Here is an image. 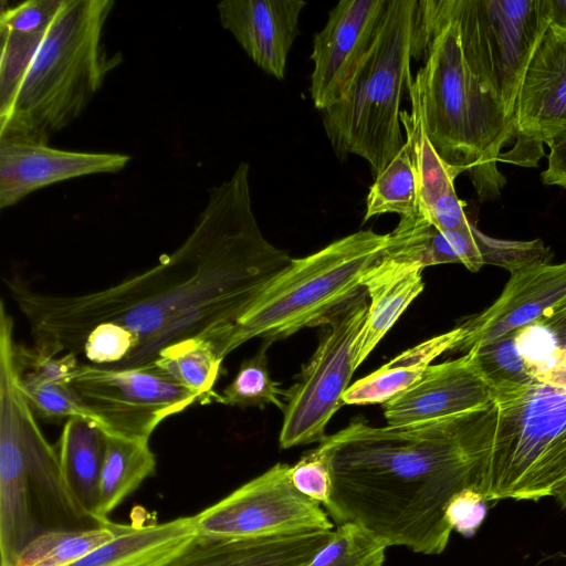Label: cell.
Here are the masks:
<instances>
[{
  "instance_id": "cell-1",
  "label": "cell",
  "mask_w": 566,
  "mask_h": 566,
  "mask_svg": "<svg viewBox=\"0 0 566 566\" xmlns=\"http://www.w3.org/2000/svg\"><path fill=\"white\" fill-rule=\"evenodd\" d=\"M249 171L242 161L228 180L210 188L186 240L146 271L73 295L40 293L18 279L6 281L29 323L33 346L54 356L77 355L94 327L114 323L136 339L130 357L115 368L124 369L147 367L165 348L189 338L217 345L292 261L261 232Z\"/></svg>"
},
{
  "instance_id": "cell-2",
  "label": "cell",
  "mask_w": 566,
  "mask_h": 566,
  "mask_svg": "<svg viewBox=\"0 0 566 566\" xmlns=\"http://www.w3.org/2000/svg\"><path fill=\"white\" fill-rule=\"evenodd\" d=\"M495 422L494 401L419 424L354 419L318 443L332 476L324 507L337 524H358L388 547L439 555L452 532L451 501L467 489L484 496Z\"/></svg>"
},
{
  "instance_id": "cell-3",
  "label": "cell",
  "mask_w": 566,
  "mask_h": 566,
  "mask_svg": "<svg viewBox=\"0 0 566 566\" xmlns=\"http://www.w3.org/2000/svg\"><path fill=\"white\" fill-rule=\"evenodd\" d=\"M413 60L423 62L413 81L432 147L447 165L469 172L481 201L494 199L505 185L497 161L514 138L513 119L468 63L453 0H418Z\"/></svg>"
},
{
  "instance_id": "cell-4",
  "label": "cell",
  "mask_w": 566,
  "mask_h": 566,
  "mask_svg": "<svg viewBox=\"0 0 566 566\" xmlns=\"http://www.w3.org/2000/svg\"><path fill=\"white\" fill-rule=\"evenodd\" d=\"M112 0H62L10 109L0 138L49 144L86 108L106 76L123 61L103 43Z\"/></svg>"
},
{
  "instance_id": "cell-5",
  "label": "cell",
  "mask_w": 566,
  "mask_h": 566,
  "mask_svg": "<svg viewBox=\"0 0 566 566\" xmlns=\"http://www.w3.org/2000/svg\"><path fill=\"white\" fill-rule=\"evenodd\" d=\"M418 0H389L381 28L343 96L322 111L326 136L339 159L356 155L378 176L399 153L400 103L412 84Z\"/></svg>"
},
{
  "instance_id": "cell-6",
  "label": "cell",
  "mask_w": 566,
  "mask_h": 566,
  "mask_svg": "<svg viewBox=\"0 0 566 566\" xmlns=\"http://www.w3.org/2000/svg\"><path fill=\"white\" fill-rule=\"evenodd\" d=\"M387 240L388 233L360 230L292 259L220 338V356L224 358L254 337L273 343L304 327L319 326L361 287L364 274L381 258Z\"/></svg>"
},
{
  "instance_id": "cell-7",
  "label": "cell",
  "mask_w": 566,
  "mask_h": 566,
  "mask_svg": "<svg viewBox=\"0 0 566 566\" xmlns=\"http://www.w3.org/2000/svg\"><path fill=\"white\" fill-rule=\"evenodd\" d=\"M495 405L485 499L553 497L566 481V388L537 381Z\"/></svg>"
},
{
  "instance_id": "cell-8",
  "label": "cell",
  "mask_w": 566,
  "mask_h": 566,
  "mask_svg": "<svg viewBox=\"0 0 566 566\" xmlns=\"http://www.w3.org/2000/svg\"><path fill=\"white\" fill-rule=\"evenodd\" d=\"M467 61L513 119L522 80L549 27L548 0H453Z\"/></svg>"
},
{
  "instance_id": "cell-9",
  "label": "cell",
  "mask_w": 566,
  "mask_h": 566,
  "mask_svg": "<svg viewBox=\"0 0 566 566\" xmlns=\"http://www.w3.org/2000/svg\"><path fill=\"white\" fill-rule=\"evenodd\" d=\"M364 286L333 310L319 324L318 345L285 390V409L279 436L282 449L319 443L340 408L354 371L356 343L366 321L369 302Z\"/></svg>"
},
{
  "instance_id": "cell-10",
  "label": "cell",
  "mask_w": 566,
  "mask_h": 566,
  "mask_svg": "<svg viewBox=\"0 0 566 566\" xmlns=\"http://www.w3.org/2000/svg\"><path fill=\"white\" fill-rule=\"evenodd\" d=\"M70 385L104 431L129 439L149 440L164 419L200 401L153 365L115 369L80 361Z\"/></svg>"
},
{
  "instance_id": "cell-11",
  "label": "cell",
  "mask_w": 566,
  "mask_h": 566,
  "mask_svg": "<svg viewBox=\"0 0 566 566\" xmlns=\"http://www.w3.org/2000/svg\"><path fill=\"white\" fill-rule=\"evenodd\" d=\"M193 520L199 535L227 539L333 530L322 505L295 489L286 463L274 464Z\"/></svg>"
},
{
  "instance_id": "cell-12",
  "label": "cell",
  "mask_w": 566,
  "mask_h": 566,
  "mask_svg": "<svg viewBox=\"0 0 566 566\" xmlns=\"http://www.w3.org/2000/svg\"><path fill=\"white\" fill-rule=\"evenodd\" d=\"M13 328L0 329V566H14L43 528L33 507L24 443L27 401L13 366Z\"/></svg>"
},
{
  "instance_id": "cell-13",
  "label": "cell",
  "mask_w": 566,
  "mask_h": 566,
  "mask_svg": "<svg viewBox=\"0 0 566 566\" xmlns=\"http://www.w3.org/2000/svg\"><path fill=\"white\" fill-rule=\"evenodd\" d=\"M514 148L500 160L536 166L543 144L566 138V30L549 25L524 73L514 112Z\"/></svg>"
},
{
  "instance_id": "cell-14",
  "label": "cell",
  "mask_w": 566,
  "mask_h": 566,
  "mask_svg": "<svg viewBox=\"0 0 566 566\" xmlns=\"http://www.w3.org/2000/svg\"><path fill=\"white\" fill-rule=\"evenodd\" d=\"M389 0H340L313 36L310 93L321 112L345 93L381 28Z\"/></svg>"
},
{
  "instance_id": "cell-15",
  "label": "cell",
  "mask_w": 566,
  "mask_h": 566,
  "mask_svg": "<svg viewBox=\"0 0 566 566\" xmlns=\"http://www.w3.org/2000/svg\"><path fill=\"white\" fill-rule=\"evenodd\" d=\"M566 297V262L538 263L511 274L491 306L460 325L462 336L450 353L467 354L542 317Z\"/></svg>"
},
{
  "instance_id": "cell-16",
  "label": "cell",
  "mask_w": 566,
  "mask_h": 566,
  "mask_svg": "<svg viewBox=\"0 0 566 566\" xmlns=\"http://www.w3.org/2000/svg\"><path fill=\"white\" fill-rule=\"evenodd\" d=\"M130 156L59 149L27 139L0 138V208L41 188L94 174H116Z\"/></svg>"
},
{
  "instance_id": "cell-17",
  "label": "cell",
  "mask_w": 566,
  "mask_h": 566,
  "mask_svg": "<svg viewBox=\"0 0 566 566\" xmlns=\"http://www.w3.org/2000/svg\"><path fill=\"white\" fill-rule=\"evenodd\" d=\"M494 401L472 355L430 365L410 387L382 403L387 426L424 423L479 408Z\"/></svg>"
},
{
  "instance_id": "cell-18",
  "label": "cell",
  "mask_w": 566,
  "mask_h": 566,
  "mask_svg": "<svg viewBox=\"0 0 566 566\" xmlns=\"http://www.w3.org/2000/svg\"><path fill=\"white\" fill-rule=\"evenodd\" d=\"M305 6L303 0H223L217 10L222 28L234 36L254 64L283 80Z\"/></svg>"
},
{
  "instance_id": "cell-19",
  "label": "cell",
  "mask_w": 566,
  "mask_h": 566,
  "mask_svg": "<svg viewBox=\"0 0 566 566\" xmlns=\"http://www.w3.org/2000/svg\"><path fill=\"white\" fill-rule=\"evenodd\" d=\"M315 530L260 538L198 536L164 566H304L332 537Z\"/></svg>"
},
{
  "instance_id": "cell-20",
  "label": "cell",
  "mask_w": 566,
  "mask_h": 566,
  "mask_svg": "<svg viewBox=\"0 0 566 566\" xmlns=\"http://www.w3.org/2000/svg\"><path fill=\"white\" fill-rule=\"evenodd\" d=\"M409 97L411 111H401L400 123L415 164L420 213L440 231L464 228L470 221L454 188L461 172L447 165L432 147L424 130L420 92L415 81Z\"/></svg>"
},
{
  "instance_id": "cell-21",
  "label": "cell",
  "mask_w": 566,
  "mask_h": 566,
  "mask_svg": "<svg viewBox=\"0 0 566 566\" xmlns=\"http://www.w3.org/2000/svg\"><path fill=\"white\" fill-rule=\"evenodd\" d=\"M422 271L418 264L380 258L364 274L369 307L356 343L355 369L423 291Z\"/></svg>"
},
{
  "instance_id": "cell-22",
  "label": "cell",
  "mask_w": 566,
  "mask_h": 566,
  "mask_svg": "<svg viewBox=\"0 0 566 566\" xmlns=\"http://www.w3.org/2000/svg\"><path fill=\"white\" fill-rule=\"evenodd\" d=\"M24 443L33 507L40 526L45 530L101 525L86 516L69 494L55 448L44 438L29 406L24 412Z\"/></svg>"
},
{
  "instance_id": "cell-23",
  "label": "cell",
  "mask_w": 566,
  "mask_h": 566,
  "mask_svg": "<svg viewBox=\"0 0 566 566\" xmlns=\"http://www.w3.org/2000/svg\"><path fill=\"white\" fill-rule=\"evenodd\" d=\"M62 0H27L1 8L0 116L11 107Z\"/></svg>"
},
{
  "instance_id": "cell-24",
  "label": "cell",
  "mask_w": 566,
  "mask_h": 566,
  "mask_svg": "<svg viewBox=\"0 0 566 566\" xmlns=\"http://www.w3.org/2000/svg\"><path fill=\"white\" fill-rule=\"evenodd\" d=\"M197 536L193 516L143 526L127 525L115 538L71 566H164Z\"/></svg>"
},
{
  "instance_id": "cell-25",
  "label": "cell",
  "mask_w": 566,
  "mask_h": 566,
  "mask_svg": "<svg viewBox=\"0 0 566 566\" xmlns=\"http://www.w3.org/2000/svg\"><path fill=\"white\" fill-rule=\"evenodd\" d=\"M54 448L69 494L86 516L99 523L96 513L105 452L104 430L91 418L70 417Z\"/></svg>"
},
{
  "instance_id": "cell-26",
  "label": "cell",
  "mask_w": 566,
  "mask_h": 566,
  "mask_svg": "<svg viewBox=\"0 0 566 566\" xmlns=\"http://www.w3.org/2000/svg\"><path fill=\"white\" fill-rule=\"evenodd\" d=\"M462 336L460 326L427 339L396 356L346 390V405L385 403L415 384L443 353L451 352Z\"/></svg>"
},
{
  "instance_id": "cell-27",
  "label": "cell",
  "mask_w": 566,
  "mask_h": 566,
  "mask_svg": "<svg viewBox=\"0 0 566 566\" xmlns=\"http://www.w3.org/2000/svg\"><path fill=\"white\" fill-rule=\"evenodd\" d=\"M105 452L99 482L96 517L108 515L156 471V457L149 440L129 439L104 431Z\"/></svg>"
},
{
  "instance_id": "cell-28",
  "label": "cell",
  "mask_w": 566,
  "mask_h": 566,
  "mask_svg": "<svg viewBox=\"0 0 566 566\" xmlns=\"http://www.w3.org/2000/svg\"><path fill=\"white\" fill-rule=\"evenodd\" d=\"M515 340L536 381L566 388V297L516 332Z\"/></svg>"
},
{
  "instance_id": "cell-29",
  "label": "cell",
  "mask_w": 566,
  "mask_h": 566,
  "mask_svg": "<svg viewBox=\"0 0 566 566\" xmlns=\"http://www.w3.org/2000/svg\"><path fill=\"white\" fill-rule=\"evenodd\" d=\"M126 526L108 521L84 528H45L22 548L14 566H71L115 538Z\"/></svg>"
},
{
  "instance_id": "cell-30",
  "label": "cell",
  "mask_w": 566,
  "mask_h": 566,
  "mask_svg": "<svg viewBox=\"0 0 566 566\" xmlns=\"http://www.w3.org/2000/svg\"><path fill=\"white\" fill-rule=\"evenodd\" d=\"M223 358L206 338H189L165 348L151 364L175 382L199 397V402L214 400L213 390Z\"/></svg>"
},
{
  "instance_id": "cell-31",
  "label": "cell",
  "mask_w": 566,
  "mask_h": 566,
  "mask_svg": "<svg viewBox=\"0 0 566 566\" xmlns=\"http://www.w3.org/2000/svg\"><path fill=\"white\" fill-rule=\"evenodd\" d=\"M396 213L400 218L420 213L418 181L408 144L375 177L366 198L364 222L373 217Z\"/></svg>"
},
{
  "instance_id": "cell-32",
  "label": "cell",
  "mask_w": 566,
  "mask_h": 566,
  "mask_svg": "<svg viewBox=\"0 0 566 566\" xmlns=\"http://www.w3.org/2000/svg\"><path fill=\"white\" fill-rule=\"evenodd\" d=\"M381 258L430 265L459 263L444 231H440L421 213L400 218L388 233Z\"/></svg>"
},
{
  "instance_id": "cell-33",
  "label": "cell",
  "mask_w": 566,
  "mask_h": 566,
  "mask_svg": "<svg viewBox=\"0 0 566 566\" xmlns=\"http://www.w3.org/2000/svg\"><path fill=\"white\" fill-rule=\"evenodd\" d=\"M490 387L494 402L507 400L537 382L518 349L515 333L469 352Z\"/></svg>"
},
{
  "instance_id": "cell-34",
  "label": "cell",
  "mask_w": 566,
  "mask_h": 566,
  "mask_svg": "<svg viewBox=\"0 0 566 566\" xmlns=\"http://www.w3.org/2000/svg\"><path fill=\"white\" fill-rule=\"evenodd\" d=\"M271 344V342L263 340L259 350L241 363L233 380L220 394H217L216 402L260 409L272 405L284 411L285 390L272 379L269 369L268 349Z\"/></svg>"
},
{
  "instance_id": "cell-35",
  "label": "cell",
  "mask_w": 566,
  "mask_h": 566,
  "mask_svg": "<svg viewBox=\"0 0 566 566\" xmlns=\"http://www.w3.org/2000/svg\"><path fill=\"white\" fill-rule=\"evenodd\" d=\"M387 545L355 523H342L304 566H384Z\"/></svg>"
},
{
  "instance_id": "cell-36",
  "label": "cell",
  "mask_w": 566,
  "mask_h": 566,
  "mask_svg": "<svg viewBox=\"0 0 566 566\" xmlns=\"http://www.w3.org/2000/svg\"><path fill=\"white\" fill-rule=\"evenodd\" d=\"M17 381L28 406L38 418L45 420L67 419L74 416L91 418L78 401L70 381H32L18 378Z\"/></svg>"
},
{
  "instance_id": "cell-37",
  "label": "cell",
  "mask_w": 566,
  "mask_h": 566,
  "mask_svg": "<svg viewBox=\"0 0 566 566\" xmlns=\"http://www.w3.org/2000/svg\"><path fill=\"white\" fill-rule=\"evenodd\" d=\"M479 252L484 264L496 265L511 274L524 268L549 262L552 253L541 239L531 241L489 237L475 228Z\"/></svg>"
},
{
  "instance_id": "cell-38",
  "label": "cell",
  "mask_w": 566,
  "mask_h": 566,
  "mask_svg": "<svg viewBox=\"0 0 566 566\" xmlns=\"http://www.w3.org/2000/svg\"><path fill=\"white\" fill-rule=\"evenodd\" d=\"M136 348L135 337L123 326L103 323L94 327L86 336L80 353L90 364L119 368Z\"/></svg>"
},
{
  "instance_id": "cell-39",
  "label": "cell",
  "mask_w": 566,
  "mask_h": 566,
  "mask_svg": "<svg viewBox=\"0 0 566 566\" xmlns=\"http://www.w3.org/2000/svg\"><path fill=\"white\" fill-rule=\"evenodd\" d=\"M291 480L295 489L325 506L328 502L332 476L327 453L321 446L306 452L291 465Z\"/></svg>"
},
{
  "instance_id": "cell-40",
  "label": "cell",
  "mask_w": 566,
  "mask_h": 566,
  "mask_svg": "<svg viewBox=\"0 0 566 566\" xmlns=\"http://www.w3.org/2000/svg\"><path fill=\"white\" fill-rule=\"evenodd\" d=\"M489 503L473 489H467L455 495L447 510V520L452 531L467 538L473 537L486 518Z\"/></svg>"
},
{
  "instance_id": "cell-41",
  "label": "cell",
  "mask_w": 566,
  "mask_h": 566,
  "mask_svg": "<svg viewBox=\"0 0 566 566\" xmlns=\"http://www.w3.org/2000/svg\"><path fill=\"white\" fill-rule=\"evenodd\" d=\"M549 147L547 167L541 174L542 181L547 186L566 189V138L547 144Z\"/></svg>"
},
{
  "instance_id": "cell-42",
  "label": "cell",
  "mask_w": 566,
  "mask_h": 566,
  "mask_svg": "<svg viewBox=\"0 0 566 566\" xmlns=\"http://www.w3.org/2000/svg\"><path fill=\"white\" fill-rule=\"evenodd\" d=\"M549 25L566 30V0H548Z\"/></svg>"
},
{
  "instance_id": "cell-43",
  "label": "cell",
  "mask_w": 566,
  "mask_h": 566,
  "mask_svg": "<svg viewBox=\"0 0 566 566\" xmlns=\"http://www.w3.org/2000/svg\"><path fill=\"white\" fill-rule=\"evenodd\" d=\"M553 499L556 501L558 506L566 512V481L557 489Z\"/></svg>"
},
{
  "instance_id": "cell-44",
  "label": "cell",
  "mask_w": 566,
  "mask_h": 566,
  "mask_svg": "<svg viewBox=\"0 0 566 566\" xmlns=\"http://www.w3.org/2000/svg\"><path fill=\"white\" fill-rule=\"evenodd\" d=\"M563 557H564V560H565V564H564V566H566V555H564Z\"/></svg>"
}]
</instances>
